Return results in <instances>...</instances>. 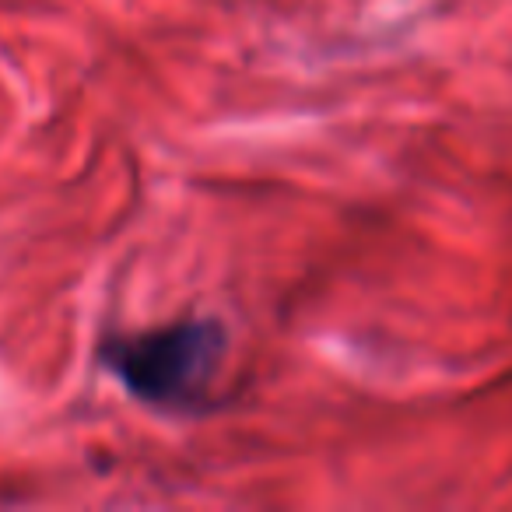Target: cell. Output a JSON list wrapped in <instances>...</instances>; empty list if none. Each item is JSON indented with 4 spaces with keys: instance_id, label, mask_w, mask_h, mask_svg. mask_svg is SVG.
I'll return each instance as SVG.
<instances>
[{
    "instance_id": "1",
    "label": "cell",
    "mask_w": 512,
    "mask_h": 512,
    "mask_svg": "<svg viewBox=\"0 0 512 512\" xmlns=\"http://www.w3.org/2000/svg\"><path fill=\"white\" fill-rule=\"evenodd\" d=\"M228 355V330L218 320H176L102 344L106 369L137 400L165 411H200Z\"/></svg>"
}]
</instances>
